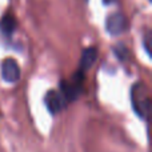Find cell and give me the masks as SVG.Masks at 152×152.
Returning a JSON list of instances; mask_svg holds the SVG:
<instances>
[{"instance_id": "obj_1", "label": "cell", "mask_w": 152, "mask_h": 152, "mask_svg": "<svg viewBox=\"0 0 152 152\" xmlns=\"http://www.w3.org/2000/svg\"><path fill=\"white\" fill-rule=\"evenodd\" d=\"M129 103L134 113L144 123H148L151 108L150 87L143 80H137L129 88Z\"/></svg>"}, {"instance_id": "obj_2", "label": "cell", "mask_w": 152, "mask_h": 152, "mask_svg": "<svg viewBox=\"0 0 152 152\" xmlns=\"http://www.w3.org/2000/svg\"><path fill=\"white\" fill-rule=\"evenodd\" d=\"M86 75L87 74H84L80 69L76 68V71L72 74L69 79H61L59 81L58 89L63 95L64 100L67 102L68 105L76 103L79 100V97L84 94V89H86Z\"/></svg>"}, {"instance_id": "obj_3", "label": "cell", "mask_w": 152, "mask_h": 152, "mask_svg": "<svg viewBox=\"0 0 152 152\" xmlns=\"http://www.w3.org/2000/svg\"><path fill=\"white\" fill-rule=\"evenodd\" d=\"M43 103H44L45 108H47L48 113L51 116L60 115L61 112L68 108V104L64 100L63 95L60 94L58 88H50L43 96Z\"/></svg>"}, {"instance_id": "obj_4", "label": "cell", "mask_w": 152, "mask_h": 152, "mask_svg": "<svg viewBox=\"0 0 152 152\" xmlns=\"http://www.w3.org/2000/svg\"><path fill=\"white\" fill-rule=\"evenodd\" d=\"M129 29V21L128 18L120 11L112 12L105 19V31L110 36H120L124 32Z\"/></svg>"}, {"instance_id": "obj_5", "label": "cell", "mask_w": 152, "mask_h": 152, "mask_svg": "<svg viewBox=\"0 0 152 152\" xmlns=\"http://www.w3.org/2000/svg\"><path fill=\"white\" fill-rule=\"evenodd\" d=\"M0 76L7 84H16L21 79V68L18 60L11 56L4 58L0 63Z\"/></svg>"}, {"instance_id": "obj_6", "label": "cell", "mask_w": 152, "mask_h": 152, "mask_svg": "<svg viewBox=\"0 0 152 152\" xmlns=\"http://www.w3.org/2000/svg\"><path fill=\"white\" fill-rule=\"evenodd\" d=\"M97 58H99V50H97V47H95V45L86 47L83 50V52H81L77 69H80V71L87 74V72L92 68V66L96 63Z\"/></svg>"}, {"instance_id": "obj_7", "label": "cell", "mask_w": 152, "mask_h": 152, "mask_svg": "<svg viewBox=\"0 0 152 152\" xmlns=\"http://www.w3.org/2000/svg\"><path fill=\"white\" fill-rule=\"evenodd\" d=\"M18 29V19L12 12H7L0 18V35L5 39H11Z\"/></svg>"}, {"instance_id": "obj_8", "label": "cell", "mask_w": 152, "mask_h": 152, "mask_svg": "<svg viewBox=\"0 0 152 152\" xmlns=\"http://www.w3.org/2000/svg\"><path fill=\"white\" fill-rule=\"evenodd\" d=\"M112 52H113V55H115V58L118 59V61H120V63L128 61L129 56H131V51H129V48L127 47L126 43H123V42L116 43V44L112 47Z\"/></svg>"}, {"instance_id": "obj_9", "label": "cell", "mask_w": 152, "mask_h": 152, "mask_svg": "<svg viewBox=\"0 0 152 152\" xmlns=\"http://www.w3.org/2000/svg\"><path fill=\"white\" fill-rule=\"evenodd\" d=\"M151 43H152L151 31H145V34L143 35L142 44H143V48H144L145 53H147V56H150V58H151Z\"/></svg>"}, {"instance_id": "obj_10", "label": "cell", "mask_w": 152, "mask_h": 152, "mask_svg": "<svg viewBox=\"0 0 152 152\" xmlns=\"http://www.w3.org/2000/svg\"><path fill=\"white\" fill-rule=\"evenodd\" d=\"M103 4L104 5H111V4H115V3H118L119 0H102Z\"/></svg>"}]
</instances>
